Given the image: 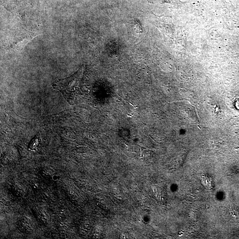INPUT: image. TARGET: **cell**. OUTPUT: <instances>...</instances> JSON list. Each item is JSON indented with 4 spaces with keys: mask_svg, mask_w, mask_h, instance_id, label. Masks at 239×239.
Here are the masks:
<instances>
[{
    "mask_svg": "<svg viewBox=\"0 0 239 239\" xmlns=\"http://www.w3.org/2000/svg\"><path fill=\"white\" fill-rule=\"evenodd\" d=\"M84 70V66H82L72 76L61 80L53 85L54 88L60 91L69 102L79 92L81 81Z\"/></svg>",
    "mask_w": 239,
    "mask_h": 239,
    "instance_id": "1",
    "label": "cell"
},
{
    "mask_svg": "<svg viewBox=\"0 0 239 239\" xmlns=\"http://www.w3.org/2000/svg\"><path fill=\"white\" fill-rule=\"evenodd\" d=\"M52 179H53V180H56L58 179V176H56V175H54V176H53V177H52Z\"/></svg>",
    "mask_w": 239,
    "mask_h": 239,
    "instance_id": "5",
    "label": "cell"
},
{
    "mask_svg": "<svg viewBox=\"0 0 239 239\" xmlns=\"http://www.w3.org/2000/svg\"><path fill=\"white\" fill-rule=\"evenodd\" d=\"M40 143V138L39 134H36V136L31 140L29 145V148L31 150L37 149Z\"/></svg>",
    "mask_w": 239,
    "mask_h": 239,
    "instance_id": "2",
    "label": "cell"
},
{
    "mask_svg": "<svg viewBox=\"0 0 239 239\" xmlns=\"http://www.w3.org/2000/svg\"><path fill=\"white\" fill-rule=\"evenodd\" d=\"M20 229L23 230V232H29L31 231V227L29 226V222L27 219H25V218H23L21 220L19 224Z\"/></svg>",
    "mask_w": 239,
    "mask_h": 239,
    "instance_id": "3",
    "label": "cell"
},
{
    "mask_svg": "<svg viewBox=\"0 0 239 239\" xmlns=\"http://www.w3.org/2000/svg\"><path fill=\"white\" fill-rule=\"evenodd\" d=\"M162 2H168L172 4H178L180 3L179 0H162Z\"/></svg>",
    "mask_w": 239,
    "mask_h": 239,
    "instance_id": "4",
    "label": "cell"
}]
</instances>
